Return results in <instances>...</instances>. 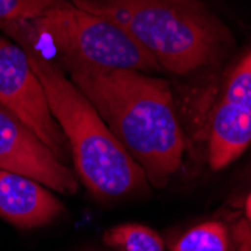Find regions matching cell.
Returning a JSON list of instances; mask_svg holds the SVG:
<instances>
[{"label":"cell","mask_w":251,"mask_h":251,"mask_svg":"<svg viewBox=\"0 0 251 251\" xmlns=\"http://www.w3.org/2000/svg\"><path fill=\"white\" fill-rule=\"evenodd\" d=\"M0 169L25 175L50 190L74 194L75 175L45 146L36 134L0 105Z\"/></svg>","instance_id":"cell-6"},{"label":"cell","mask_w":251,"mask_h":251,"mask_svg":"<svg viewBox=\"0 0 251 251\" xmlns=\"http://www.w3.org/2000/svg\"><path fill=\"white\" fill-rule=\"evenodd\" d=\"M73 3L122 27L159 66L188 74L211 63L223 30L197 0H73Z\"/></svg>","instance_id":"cell-3"},{"label":"cell","mask_w":251,"mask_h":251,"mask_svg":"<svg viewBox=\"0 0 251 251\" xmlns=\"http://www.w3.org/2000/svg\"><path fill=\"white\" fill-rule=\"evenodd\" d=\"M244 220L206 221L182 235L172 251H251V229Z\"/></svg>","instance_id":"cell-9"},{"label":"cell","mask_w":251,"mask_h":251,"mask_svg":"<svg viewBox=\"0 0 251 251\" xmlns=\"http://www.w3.org/2000/svg\"><path fill=\"white\" fill-rule=\"evenodd\" d=\"M245 212H247V218H248V224L251 226V193L247 199V203H245Z\"/></svg>","instance_id":"cell-13"},{"label":"cell","mask_w":251,"mask_h":251,"mask_svg":"<svg viewBox=\"0 0 251 251\" xmlns=\"http://www.w3.org/2000/svg\"><path fill=\"white\" fill-rule=\"evenodd\" d=\"M23 50L42 83L51 115L71 148L75 172L84 187L100 199H119L146 190L149 180L142 166L62 68L32 49Z\"/></svg>","instance_id":"cell-2"},{"label":"cell","mask_w":251,"mask_h":251,"mask_svg":"<svg viewBox=\"0 0 251 251\" xmlns=\"http://www.w3.org/2000/svg\"><path fill=\"white\" fill-rule=\"evenodd\" d=\"M63 71L142 166L151 184L166 187L185 149L169 83L134 70L70 66Z\"/></svg>","instance_id":"cell-1"},{"label":"cell","mask_w":251,"mask_h":251,"mask_svg":"<svg viewBox=\"0 0 251 251\" xmlns=\"http://www.w3.org/2000/svg\"><path fill=\"white\" fill-rule=\"evenodd\" d=\"M251 145V113L224 100L217 105L209 135V164L221 170Z\"/></svg>","instance_id":"cell-8"},{"label":"cell","mask_w":251,"mask_h":251,"mask_svg":"<svg viewBox=\"0 0 251 251\" xmlns=\"http://www.w3.org/2000/svg\"><path fill=\"white\" fill-rule=\"evenodd\" d=\"M223 100L251 113V51L232 73Z\"/></svg>","instance_id":"cell-11"},{"label":"cell","mask_w":251,"mask_h":251,"mask_svg":"<svg viewBox=\"0 0 251 251\" xmlns=\"http://www.w3.org/2000/svg\"><path fill=\"white\" fill-rule=\"evenodd\" d=\"M0 29L20 47L39 53L51 49L62 70L70 66L142 73L161 70L156 59L122 27L70 2L29 20L2 23Z\"/></svg>","instance_id":"cell-4"},{"label":"cell","mask_w":251,"mask_h":251,"mask_svg":"<svg viewBox=\"0 0 251 251\" xmlns=\"http://www.w3.org/2000/svg\"><path fill=\"white\" fill-rule=\"evenodd\" d=\"M0 105L30 128L59 159L65 156L68 142L51 115L42 83L26 51L5 36H0Z\"/></svg>","instance_id":"cell-5"},{"label":"cell","mask_w":251,"mask_h":251,"mask_svg":"<svg viewBox=\"0 0 251 251\" xmlns=\"http://www.w3.org/2000/svg\"><path fill=\"white\" fill-rule=\"evenodd\" d=\"M62 211V203L45 185L0 169V217L3 220L21 229H33L51 223Z\"/></svg>","instance_id":"cell-7"},{"label":"cell","mask_w":251,"mask_h":251,"mask_svg":"<svg viewBox=\"0 0 251 251\" xmlns=\"http://www.w3.org/2000/svg\"><path fill=\"white\" fill-rule=\"evenodd\" d=\"M66 3V0H0V25L29 20Z\"/></svg>","instance_id":"cell-12"},{"label":"cell","mask_w":251,"mask_h":251,"mask_svg":"<svg viewBox=\"0 0 251 251\" xmlns=\"http://www.w3.org/2000/svg\"><path fill=\"white\" fill-rule=\"evenodd\" d=\"M104 244L118 251H164V241L151 227L126 223L108 229Z\"/></svg>","instance_id":"cell-10"}]
</instances>
